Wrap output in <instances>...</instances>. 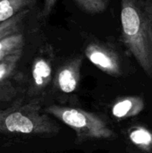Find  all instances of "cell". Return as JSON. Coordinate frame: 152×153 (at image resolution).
Masks as SVG:
<instances>
[{
	"label": "cell",
	"mask_w": 152,
	"mask_h": 153,
	"mask_svg": "<svg viewBox=\"0 0 152 153\" xmlns=\"http://www.w3.org/2000/svg\"><path fill=\"white\" fill-rule=\"evenodd\" d=\"M122 40L152 79V0H121Z\"/></svg>",
	"instance_id": "6da1fadb"
},
{
	"label": "cell",
	"mask_w": 152,
	"mask_h": 153,
	"mask_svg": "<svg viewBox=\"0 0 152 153\" xmlns=\"http://www.w3.org/2000/svg\"><path fill=\"white\" fill-rule=\"evenodd\" d=\"M57 132L58 127L42 112L37 100L0 109V134L44 135Z\"/></svg>",
	"instance_id": "7a4b0ae2"
},
{
	"label": "cell",
	"mask_w": 152,
	"mask_h": 153,
	"mask_svg": "<svg viewBox=\"0 0 152 153\" xmlns=\"http://www.w3.org/2000/svg\"><path fill=\"white\" fill-rule=\"evenodd\" d=\"M46 112L72 128L78 141L109 139L116 136L103 118L82 108L51 105L46 108Z\"/></svg>",
	"instance_id": "3957f363"
},
{
	"label": "cell",
	"mask_w": 152,
	"mask_h": 153,
	"mask_svg": "<svg viewBox=\"0 0 152 153\" xmlns=\"http://www.w3.org/2000/svg\"><path fill=\"white\" fill-rule=\"evenodd\" d=\"M55 55L51 46H43L36 56L31 67L30 93L38 95L43 92L53 78Z\"/></svg>",
	"instance_id": "277c9868"
},
{
	"label": "cell",
	"mask_w": 152,
	"mask_h": 153,
	"mask_svg": "<svg viewBox=\"0 0 152 153\" xmlns=\"http://www.w3.org/2000/svg\"><path fill=\"white\" fill-rule=\"evenodd\" d=\"M86 57L102 72L111 76L123 74L122 62L119 55L107 45L90 42L84 49Z\"/></svg>",
	"instance_id": "5b68a950"
},
{
	"label": "cell",
	"mask_w": 152,
	"mask_h": 153,
	"mask_svg": "<svg viewBox=\"0 0 152 153\" xmlns=\"http://www.w3.org/2000/svg\"><path fill=\"white\" fill-rule=\"evenodd\" d=\"M82 61L83 57L77 56L70 58L58 68L55 75V86L59 91L71 94L77 90L81 79Z\"/></svg>",
	"instance_id": "8992f818"
},
{
	"label": "cell",
	"mask_w": 152,
	"mask_h": 153,
	"mask_svg": "<svg viewBox=\"0 0 152 153\" xmlns=\"http://www.w3.org/2000/svg\"><path fill=\"white\" fill-rule=\"evenodd\" d=\"M22 54V51L17 52L0 62V101L12 100L18 92L13 78Z\"/></svg>",
	"instance_id": "52a82bcc"
},
{
	"label": "cell",
	"mask_w": 152,
	"mask_h": 153,
	"mask_svg": "<svg viewBox=\"0 0 152 153\" xmlns=\"http://www.w3.org/2000/svg\"><path fill=\"white\" fill-rule=\"evenodd\" d=\"M144 100L141 97H124L114 103L112 115L119 119H126L138 116L144 109Z\"/></svg>",
	"instance_id": "ba28073f"
},
{
	"label": "cell",
	"mask_w": 152,
	"mask_h": 153,
	"mask_svg": "<svg viewBox=\"0 0 152 153\" xmlns=\"http://www.w3.org/2000/svg\"><path fill=\"white\" fill-rule=\"evenodd\" d=\"M37 0H0V24L24 10H30Z\"/></svg>",
	"instance_id": "9c48e42d"
},
{
	"label": "cell",
	"mask_w": 152,
	"mask_h": 153,
	"mask_svg": "<svg viewBox=\"0 0 152 153\" xmlns=\"http://www.w3.org/2000/svg\"><path fill=\"white\" fill-rule=\"evenodd\" d=\"M23 46L24 38L20 32L0 39V62L17 52L22 51Z\"/></svg>",
	"instance_id": "30bf717a"
},
{
	"label": "cell",
	"mask_w": 152,
	"mask_h": 153,
	"mask_svg": "<svg viewBox=\"0 0 152 153\" xmlns=\"http://www.w3.org/2000/svg\"><path fill=\"white\" fill-rule=\"evenodd\" d=\"M130 141L143 151H151L152 148V134L144 127H134L129 134Z\"/></svg>",
	"instance_id": "8fae6325"
},
{
	"label": "cell",
	"mask_w": 152,
	"mask_h": 153,
	"mask_svg": "<svg viewBox=\"0 0 152 153\" xmlns=\"http://www.w3.org/2000/svg\"><path fill=\"white\" fill-rule=\"evenodd\" d=\"M30 10H24L12 19L0 24V39L19 32L21 26Z\"/></svg>",
	"instance_id": "7c38bea8"
},
{
	"label": "cell",
	"mask_w": 152,
	"mask_h": 153,
	"mask_svg": "<svg viewBox=\"0 0 152 153\" xmlns=\"http://www.w3.org/2000/svg\"><path fill=\"white\" fill-rule=\"evenodd\" d=\"M75 3L85 12L99 13L106 10L109 0H74Z\"/></svg>",
	"instance_id": "4fadbf2b"
},
{
	"label": "cell",
	"mask_w": 152,
	"mask_h": 153,
	"mask_svg": "<svg viewBox=\"0 0 152 153\" xmlns=\"http://www.w3.org/2000/svg\"><path fill=\"white\" fill-rule=\"evenodd\" d=\"M57 0H44V4H43V7H42V10L40 12V17L42 19H47L50 13H52L56 4Z\"/></svg>",
	"instance_id": "5bb4252c"
}]
</instances>
